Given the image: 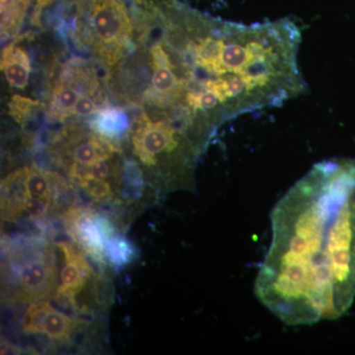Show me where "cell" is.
<instances>
[{
    "instance_id": "6da1fadb",
    "label": "cell",
    "mask_w": 355,
    "mask_h": 355,
    "mask_svg": "<svg viewBox=\"0 0 355 355\" xmlns=\"http://www.w3.org/2000/svg\"><path fill=\"white\" fill-rule=\"evenodd\" d=\"M257 298L289 326L336 320L355 298V160L313 166L270 214Z\"/></svg>"
},
{
    "instance_id": "7a4b0ae2",
    "label": "cell",
    "mask_w": 355,
    "mask_h": 355,
    "mask_svg": "<svg viewBox=\"0 0 355 355\" xmlns=\"http://www.w3.org/2000/svg\"><path fill=\"white\" fill-rule=\"evenodd\" d=\"M4 270L6 298L10 302L34 303L53 297L58 291V266L51 245L27 240L11 248Z\"/></svg>"
},
{
    "instance_id": "3957f363",
    "label": "cell",
    "mask_w": 355,
    "mask_h": 355,
    "mask_svg": "<svg viewBox=\"0 0 355 355\" xmlns=\"http://www.w3.org/2000/svg\"><path fill=\"white\" fill-rule=\"evenodd\" d=\"M83 32L103 62L116 64L127 50L132 26L123 0H81Z\"/></svg>"
},
{
    "instance_id": "277c9868",
    "label": "cell",
    "mask_w": 355,
    "mask_h": 355,
    "mask_svg": "<svg viewBox=\"0 0 355 355\" xmlns=\"http://www.w3.org/2000/svg\"><path fill=\"white\" fill-rule=\"evenodd\" d=\"M132 139L133 153L146 167H154L161 155H167L193 174V160L200 150L171 121H153L144 116L137 121Z\"/></svg>"
},
{
    "instance_id": "5b68a950",
    "label": "cell",
    "mask_w": 355,
    "mask_h": 355,
    "mask_svg": "<svg viewBox=\"0 0 355 355\" xmlns=\"http://www.w3.org/2000/svg\"><path fill=\"white\" fill-rule=\"evenodd\" d=\"M72 241L86 253L105 261L107 243L114 237V226L106 217L86 207H70L60 216Z\"/></svg>"
},
{
    "instance_id": "8992f818",
    "label": "cell",
    "mask_w": 355,
    "mask_h": 355,
    "mask_svg": "<svg viewBox=\"0 0 355 355\" xmlns=\"http://www.w3.org/2000/svg\"><path fill=\"white\" fill-rule=\"evenodd\" d=\"M86 323L60 312L51 305V301H37L26 310L22 319V329L29 335H44L53 342L65 343Z\"/></svg>"
},
{
    "instance_id": "52a82bcc",
    "label": "cell",
    "mask_w": 355,
    "mask_h": 355,
    "mask_svg": "<svg viewBox=\"0 0 355 355\" xmlns=\"http://www.w3.org/2000/svg\"><path fill=\"white\" fill-rule=\"evenodd\" d=\"M57 247L62 251L64 256V266L60 270V279L57 294L55 297L58 302L62 301L65 304L72 306L74 309L77 308L76 297L83 292L84 287L95 277H101L99 272H96V266H92L89 261V254H83L81 248L74 247L67 242L58 243Z\"/></svg>"
},
{
    "instance_id": "ba28073f",
    "label": "cell",
    "mask_w": 355,
    "mask_h": 355,
    "mask_svg": "<svg viewBox=\"0 0 355 355\" xmlns=\"http://www.w3.org/2000/svg\"><path fill=\"white\" fill-rule=\"evenodd\" d=\"M116 151L114 141L98 133L71 137L65 148V153L71 160L67 169L69 176L102 159H111Z\"/></svg>"
},
{
    "instance_id": "9c48e42d",
    "label": "cell",
    "mask_w": 355,
    "mask_h": 355,
    "mask_svg": "<svg viewBox=\"0 0 355 355\" xmlns=\"http://www.w3.org/2000/svg\"><path fill=\"white\" fill-rule=\"evenodd\" d=\"M28 167L20 168L1 181V217L6 222H18L25 216L28 200Z\"/></svg>"
},
{
    "instance_id": "30bf717a",
    "label": "cell",
    "mask_w": 355,
    "mask_h": 355,
    "mask_svg": "<svg viewBox=\"0 0 355 355\" xmlns=\"http://www.w3.org/2000/svg\"><path fill=\"white\" fill-rule=\"evenodd\" d=\"M1 70L11 87L24 89L31 73L28 53L15 44H9L2 50Z\"/></svg>"
},
{
    "instance_id": "8fae6325",
    "label": "cell",
    "mask_w": 355,
    "mask_h": 355,
    "mask_svg": "<svg viewBox=\"0 0 355 355\" xmlns=\"http://www.w3.org/2000/svg\"><path fill=\"white\" fill-rule=\"evenodd\" d=\"M91 128L98 135L113 141L120 139L128 128L127 114L120 109L102 110L91 123Z\"/></svg>"
},
{
    "instance_id": "7c38bea8",
    "label": "cell",
    "mask_w": 355,
    "mask_h": 355,
    "mask_svg": "<svg viewBox=\"0 0 355 355\" xmlns=\"http://www.w3.org/2000/svg\"><path fill=\"white\" fill-rule=\"evenodd\" d=\"M28 6L29 0H0L2 41L19 32Z\"/></svg>"
},
{
    "instance_id": "4fadbf2b",
    "label": "cell",
    "mask_w": 355,
    "mask_h": 355,
    "mask_svg": "<svg viewBox=\"0 0 355 355\" xmlns=\"http://www.w3.org/2000/svg\"><path fill=\"white\" fill-rule=\"evenodd\" d=\"M78 92L67 84H60L53 90V97L48 116L51 121H62L73 114L74 107L79 99Z\"/></svg>"
},
{
    "instance_id": "5bb4252c",
    "label": "cell",
    "mask_w": 355,
    "mask_h": 355,
    "mask_svg": "<svg viewBox=\"0 0 355 355\" xmlns=\"http://www.w3.org/2000/svg\"><path fill=\"white\" fill-rule=\"evenodd\" d=\"M81 189L95 202H116L111 183L106 180L94 179L91 177H83L76 182Z\"/></svg>"
},
{
    "instance_id": "9a60e30c",
    "label": "cell",
    "mask_w": 355,
    "mask_h": 355,
    "mask_svg": "<svg viewBox=\"0 0 355 355\" xmlns=\"http://www.w3.org/2000/svg\"><path fill=\"white\" fill-rule=\"evenodd\" d=\"M41 103L24 96L14 95L9 103V113L20 125H25L41 107Z\"/></svg>"
},
{
    "instance_id": "2e32d148",
    "label": "cell",
    "mask_w": 355,
    "mask_h": 355,
    "mask_svg": "<svg viewBox=\"0 0 355 355\" xmlns=\"http://www.w3.org/2000/svg\"><path fill=\"white\" fill-rule=\"evenodd\" d=\"M132 257V248L127 240L120 236L112 238L106 246V258L114 266H123L130 261Z\"/></svg>"
},
{
    "instance_id": "e0dca14e",
    "label": "cell",
    "mask_w": 355,
    "mask_h": 355,
    "mask_svg": "<svg viewBox=\"0 0 355 355\" xmlns=\"http://www.w3.org/2000/svg\"><path fill=\"white\" fill-rule=\"evenodd\" d=\"M98 112V106L92 98L87 95L79 96L78 101H77L76 107H74L73 114L86 116Z\"/></svg>"
},
{
    "instance_id": "ac0fdd59",
    "label": "cell",
    "mask_w": 355,
    "mask_h": 355,
    "mask_svg": "<svg viewBox=\"0 0 355 355\" xmlns=\"http://www.w3.org/2000/svg\"><path fill=\"white\" fill-rule=\"evenodd\" d=\"M21 350L13 345H9L8 343H1V354H20Z\"/></svg>"
},
{
    "instance_id": "d6986e66",
    "label": "cell",
    "mask_w": 355,
    "mask_h": 355,
    "mask_svg": "<svg viewBox=\"0 0 355 355\" xmlns=\"http://www.w3.org/2000/svg\"><path fill=\"white\" fill-rule=\"evenodd\" d=\"M53 0H37V3H38V8H43V7L49 6L53 2Z\"/></svg>"
}]
</instances>
